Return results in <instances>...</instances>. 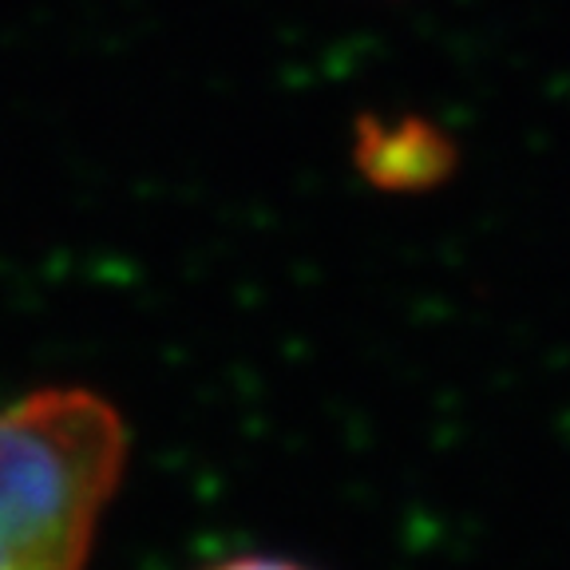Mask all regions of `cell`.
<instances>
[{"instance_id": "cell-1", "label": "cell", "mask_w": 570, "mask_h": 570, "mask_svg": "<svg viewBox=\"0 0 570 570\" xmlns=\"http://www.w3.org/2000/svg\"><path fill=\"white\" fill-rule=\"evenodd\" d=\"M127 468V424L91 389L0 409V570H83Z\"/></svg>"}, {"instance_id": "cell-2", "label": "cell", "mask_w": 570, "mask_h": 570, "mask_svg": "<svg viewBox=\"0 0 570 570\" xmlns=\"http://www.w3.org/2000/svg\"><path fill=\"white\" fill-rule=\"evenodd\" d=\"M210 570H309L294 559H274V554H238V559H226Z\"/></svg>"}]
</instances>
